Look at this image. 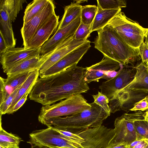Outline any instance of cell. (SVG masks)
I'll list each match as a JSON object with an SVG mask.
<instances>
[{
    "instance_id": "6da1fadb",
    "label": "cell",
    "mask_w": 148,
    "mask_h": 148,
    "mask_svg": "<svg viewBox=\"0 0 148 148\" xmlns=\"http://www.w3.org/2000/svg\"><path fill=\"white\" fill-rule=\"evenodd\" d=\"M77 64L56 74L38 78L29 94V99L44 106L86 92L89 88L84 79L85 68Z\"/></svg>"
},
{
    "instance_id": "7a4b0ae2",
    "label": "cell",
    "mask_w": 148,
    "mask_h": 148,
    "mask_svg": "<svg viewBox=\"0 0 148 148\" xmlns=\"http://www.w3.org/2000/svg\"><path fill=\"white\" fill-rule=\"evenodd\" d=\"M93 43L103 56L115 60L123 66L133 65L140 60L138 49L127 45L112 28L106 25L97 31Z\"/></svg>"
},
{
    "instance_id": "3957f363",
    "label": "cell",
    "mask_w": 148,
    "mask_h": 148,
    "mask_svg": "<svg viewBox=\"0 0 148 148\" xmlns=\"http://www.w3.org/2000/svg\"><path fill=\"white\" fill-rule=\"evenodd\" d=\"M90 109L65 117H55L44 120L40 123L73 133L84 129L102 125L109 115L100 106L94 102L90 103Z\"/></svg>"
},
{
    "instance_id": "277c9868",
    "label": "cell",
    "mask_w": 148,
    "mask_h": 148,
    "mask_svg": "<svg viewBox=\"0 0 148 148\" xmlns=\"http://www.w3.org/2000/svg\"><path fill=\"white\" fill-rule=\"evenodd\" d=\"M107 25L113 29L127 45L135 49L139 48L148 31V28L143 27L137 22L127 17L121 10Z\"/></svg>"
},
{
    "instance_id": "5b68a950",
    "label": "cell",
    "mask_w": 148,
    "mask_h": 148,
    "mask_svg": "<svg viewBox=\"0 0 148 148\" xmlns=\"http://www.w3.org/2000/svg\"><path fill=\"white\" fill-rule=\"evenodd\" d=\"M90 103L81 94L73 95L59 103L43 106L38 116V120L42 121L64 116L71 115L90 109Z\"/></svg>"
},
{
    "instance_id": "8992f818",
    "label": "cell",
    "mask_w": 148,
    "mask_h": 148,
    "mask_svg": "<svg viewBox=\"0 0 148 148\" xmlns=\"http://www.w3.org/2000/svg\"><path fill=\"white\" fill-rule=\"evenodd\" d=\"M33 131L27 143L32 148L45 146L49 148H84L81 144L69 139L52 127Z\"/></svg>"
},
{
    "instance_id": "52a82bcc",
    "label": "cell",
    "mask_w": 148,
    "mask_h": 148,
    "mask_svg": "<svg viewBox=\"0 0 148 148\" xmlns=\"http://www.w3.org/2000/svg\"><path fill=\"white\" fill-rule=\"evenodd\" d=\"M145 112L138 111L133 113H124L116 118L114 123L115 134L112 144L129 145L134 141L139 140L134 123L136 121L145 119Z\"/></svg>"
},
{
    "instance_id": "ba28073f",
    "label": "cell",
    "mask_w": 148,
    "mask_h": 148,
    "mask_svg": "<svg viewBox=\"0 0 148 148\" xmlns=\"http://www.w3.org/2000/svg\"><path fill=\"white\" fill-rule=\"evenodd\" d=\"M74 133L84 139V142L81 144L84 148H107L112 144L115 130L101 125L81 130Z\"/></svg>"
},
{
    "instance_id": "9c48e42d",
    "label": "cell",
    "mask_w": 148,
    "mask_h": 148,
    "mask_svg": "<svg viewBox=\"0 0 148 148\" xmlns=\"http://www.w3.org/2000/svg\"><path fill=\"white\" fill-rule=\"evenodd\" d=\"M136 73L135 66H123L116 77L110 80L103 82L99 86L100 92L106 96L109 101L134 79Z\"/></svg>"
},
{
    "instance_id": "30bf717a",
    "label": "cell",
    "mask_w": 148,
    "mask_h": 148,
    "mask_svg": "<svg viewBox=\"0 0 148 148\" xmlns=\"http://www.w3.org/2000/svg\"><path fill=\"white\" fill-rule=\"evenodd\" d=\"M55 7L53 0H49L44 8L26 24H23L21 33L24 47L27 48L28 44L38 30L55 13Z\"/></svg>"
},
{
    "instance_id": "8fae6325",
    "label": "cell",
    "mask_w": 148,
    "mask_h": 148,
    "mask_svg": "<svg viewBox=\"0 0 148 148\" xmlns=\"http://www.w3.org/2000/svg\"><path fill=\"white\" fill-rule=\"evenodd\" d=\"M88 40H76L73 35L66 39L52 51L47 55L42 56L44 61L39 70V75L47 71L66 55Z\"/></svg>"
},
{
    "instance_id": "7c38bea8",
    "label": "cell",
    "mask_w": 148,
    "mask_h": 148,
    "mask_svg": "<svg viewBox=\"0 0 148 148\" xmlns=\"http://www.w3.org/2000/svg\"><path fill=\"white\" fill-rule=\"evenodd\" d=\"M91 42L86 43L66 55L42 74L40 77H45L61 72L75 64H77L90 47Z\"/></svg>"
},
{
    "instance_id": "4fadbf2b",
    "label": "cell",
    "mask_w": 148,
    "mask_h": 148,
    "mask_svg": "<svg viewBox=\"0 0 148 148\" xmlns=\"http://www.w3.org/2000/svg\"><path fill=\"white\" fill-rule=\"evenodd\" d=\"M40 48L14 47L8 49L0 54V62L3 72L6 73L10 67L21 61L40 56Z\"/></svg>"
},
{
    "instance_id": "5bb4252c",
    "label": "cell",
    "mask_w": 148,
    "mask_h": 148,
    "mask_svg": "<svg viewBox=\"0 0 148 148\" xmlns=\"http://www.w3.org/2000/svg\"><path fill=\"white\" fill-rule=\"evenodd\" d=\"M81 23V15L64 27L57 29L53 35L40 48V55H47L52 51L66 39L72 36Z\"/></svg>"
},
{
    "instance_id": "9a60e30c",
    "label": "cell",
    "mask_w": 148,
    "mask_h": 148,
    "mask_svg": "<svg viewBox=\"0 0 148 148\" xmlns=\"http://www.w3.org/2000/svg\"><path fill=\"white\" fill-rule=\"evenodd\" d=\"M103 56L100 62L85 68L84 79L88 84L92 81L99 82L107 72L116 71L122 65L117 61Z\"/></svg>"
},
{
    "instance_id": "2e32d148",
    "label": "cell",
    "mask_w": 148,
    "mask_h": 148,
    "mask_svg": "<svg viewBox=\"0 0 148 148\" xmlns=\"http://www.w3.org/2000/svg\"><path fill=\"white\" fill-rule=\"evenodd\" d=\"M59 16L53 15L38 30L30 40L27 47H41L49 39L59 25Z\"/></svg>"
},
{
    "instance_id": "e0dca14e",
    "label": "cell",
    "mask_w": 148,
    "mask_h": 148,
    "mask_svg": "<svg viewBox=\"0 0 148 148\" xmlns=\"http://www.w3.org/2000/svg\"><path fill=\"white\" fill-rule=\"evenodd\" d=\"M31 72L7 76L6 78L0 77V104L14 91L21 86Z\"/></svg>"
},
{
    "instance_id": "ac0fdd59",
    "label": "cell",
    "mask_w": 148,
    "mask_h": 148,
    "mask_svg": "<svg viewBox=\"0 0 148 148\" xmlns=\"http://www.w3.org/2000/svg\"><path fill=\"white\" fill-rule=\"evenodd\" d=\"M44 60L43 57L41 55L25 59L10 67L6 74L7 76H12L36 69L39 70Z\"/></svg>"
},
{
    "instance_id": "d6986e66",
    "label": "cell",
    "mask_w": 148,
    "mask_h": 148,
    "mask_svg": "<svg viewBox=\"0 0 148 148\" xmlns=\"http://www.w3.org/2000/svg\"><path fill=\"white\" fill-rule=\"evenodd\" d=\"M135 67L136 73L134 79L117 94L132 89H148V69L146 64L141 62Z\"/></svg>"
},
{
    "instance_id": "ffe728a7",
    "label": "cell",
    "mask_w": 148,
    "mask_h": 148,
    "mask_svg": "<svg viewBox=\"0 0 148 148\" xmlns=\"http://www.w3.org/2000/svg\"><path fill=\"white\" fill-rule=\"evenodd\" d=\"M0 34L3 36L9 49L14 47L16 39L14 37L12 22L7 12L0 8Z\"/></svg>"
},
{
    "instance_id": "44dd1931",
    "label": "cell",
    "mask_w": 148,
    "mask_h": 148,
    "mask_svg": "<svg viewBox=\"0 0 148 148\" xmlns=\"http://www.w3.org/2000/svg\"><path fill=\"white\" fill-rule=\"evenodd\" d=\"M97 11L91 25V33L94 31L97 32L106 26L108 22L121 9L113 10L102 9L97 3Z\"/></svg>"
},
{
    "instance_id": "7402d4cb",
    "label": "cell",
    "mask_w": 148,
    "mask_h": 148,
    "mask_svg": "<svg viewBox=\"0 0 148 148\" xmlns=\"http://www.w3.org/2000/svg\"><path fill=\"white\" fill-rule=\"evenodd\" d=\"M39 76V70L31 72L28 77L19 88L7 113L10 111L16 103L25 94L30 92Z\"/></svg>"
},
{
    "instance_id": "603a6c76",
    "label": "cell",
    "mask_w": 148,
    "mask_h": 148,
    "mask_svg": "<svg viewBox=\"0 0 148 148\" xmlns=\"http://www.w3.org/2000/svg\"><path fill=\"white\" fill-rule=\"evenodd\" d=\"M82 7L80 4L75 2L66 6L64 14L59 22L57 29L64 27L80 16Z\"/></svg>"
},
{
    "instance_id": "cb8c5ba5",
    "label": "cell",
    "mask_w": 148,
    "mask_h": 148,
    "mask_svg": "<svg viewBox=\"0 0 148 148\" xmlns=\"http://www.w3.org/2000/svg\"><path fill=\"white\" fill-rule=\"evenodd\" d=\"M26 1L24 0H0V8L7 12L11 21L13 22Z\"/></svg>"
},
{
    "instance_id": "d4e9b609",
    "label": "cell",
    "mask_w": 148,
    "mask_h": 148,
    "mask_svg": "<svg viewBox=\"0 0 148 148\" xmlns=\"http://www.w3.org/2000/svg\"><path fill=\"white\" fill-rule=\"evenodd\" d=\"M49 0H34L27 6L24 12L23 24H26L40 12Z\"/></svg>"
},
{
    "instance_id": "484cf974",
    "label": "cell",
    "mask_w": 148,
    "mask_h": 148,
    "mask_svg": "<svg viewBox=\"0 0 148 148\" xmlns=\"http://www.w3.org/2000/svg\"><path fill=\"white\" fill-rule=\"evenodd\" d=\"M98 8L95 5L82 6L81 14V22L86 25H92L96 14Z\"/></svg>"
},
{
    "instance_id": "4316f807",
    "label": "cell",
    "mask_w": 148,
    "mask_h": 148,
    "mask_svg": "<svg viewBox=\"0 0 148 148\" xmlns=\"http://www.w3.org/2000/svg\"><path fill=\"white\" fill-rule=\"evenodd\" d=\"M23 141L19 136L4 130L1 126V118L0 128V144H5L19 145Z\"/></svg>"
},
{
    "instance_id": "83f0119b",
    "label": "cell",
    "mask_w": 148,
    "mask_h": 148,
    "mask_svg": "<svg viewBox=\"0 0 148 148\" xmlns=\"http://www.w3.org/2000/svg\"><path fill=\"white\" fill-rule=\"evenodd\" d=\"M97 1L101 7L104 10L117 9L126 7L125 0H97Z\"/></svg>"
},
{
    "instance_id": "f1b7e54d",
    "label": "cell",
    "mask_w": 148,
    "mask_h": 148,
    "mask_svg": "<svg viewBox=\"0 0 148 148\" xmlns=\"http://www.w3.org/2000/svg\"><path fill=\"white\" fill-rule=\"evenodd\" d=\"M134 126L140 140H148V122L145 119L134 122Z\"/></svg>"
},
{
    "instance_id": "f546056e",
    "label": "cell",
    "mask_w": 148,
    "mask_h": 148,
    "mask_svg": "<svg viewBox=\"0 0 148 148\" xmlns=\"http://www.w3.org/2000/svg\"><path fill=\"white\" fill-rule=\"evenodd\" d=\"M91 25H86L82 22L77 29L73 36L77 40H86L90 36Z\"/></svg>"
},
{
    "instance_id": "4dcf8cb0",
    "label": "cell",
    "mask_w": 148,
    "mask_h": 148,
    "mask_svg": "<svg viewBox=\"0 0 148 148\" xmlns=\"http://www.w3.org/2000/svg\"><path fill=\"white\" fill-rule=\"evenodd\" d=\"M92 96L94 99V102L101 106L110 116L111 112L108 105L109 101L108 97L99 91L97 94L92 95Z\"/></svg>"
},
{
    "instance_id": "1f68e13d",
    "label": "cell",
    "mask_w": 148,
    "mask_h": 148,
    "mask_svg": "<svg viewBox=\"0 0 148 148\" xmlns=\"http://www.w3.org/2000/svg\"><path fill=\"white\" fill-rule=\"evenodd\" d=\"M53 128L60 134L74 142L81 144L84 142V139L77 134L60 129Z\"/></svg>"
},
{
    "instance_id": "d6a6232c",
    "label": "cell",
    "mask_w": 148,
    "mask_h": 148,
    "mask_svg": "<svg viewBox=\"0 0 148 148\" xmlns=\"http://www.w3.org/2000/svg\"><path fill=\"white\" fill-rule=\"evenodd\" d=\"M20 88L17 89L14 91L4 102L0 104L1 116L6 114L8 110L11 106L14 98Z\"/></svg>"
},
{
    "instance_id": "836d02e7",
    "label": "cell",
    "mask_w": 148,
    "mask_h": 148,
    "mask_svg": "<svg viewBox=\"0 0 148 148\" xmlns=\"http://www.w3.org/2000/svg\"><path fill=\"white\" fill-rule=\"evenodd\" d=\"M139 55L141 59L142 62L146 63L148 62V44L143 42L139 48Z\"/></svg>"
},
{
    "instance_id": "e575fe53",
    "label": "cell",
    "mask_w": 148,
    "mask_h": 148,
    "mask_svg": "<svg viewBox=\"0 0 148 148\" xmlns=\"http://www.w3.org/2000/svg\"><path fill=\"white\" fill-rule=\"evenodd\" d=\"M148 110V100L147 97L136 103L130 111H142Z\"/></svg>"
},
{
    "instance_id": "d590c367",
    "label": "cell",
    "mask_w": 148,
    "mask_h": 148,
    "mask_svg": "<svg viewBox=\"0 0 148 148\" xmlns=\"http://www.w3.org/2000/svg\"><path fill=\"white\" fill-rule=\"evenodd\" d=\"M30 93V92H28L24 95L16 103L13 107L7 113V114H12L17 111L25 102L27 99V96Z\"/></svg>"
},
{
    "instance_id": "8d00e7d4",
    "label": "cell",
    "mask_w": 148,
    "mask_h": 148,
    "mask_svg": "<svg viewBox=\"0 0 148 148\" xmlns=\"http://www.w3.org/2000/svg\"><path fill=\"white\" fill-rule=\"evenodd\" d=\"M123 66L122 65L121 66L118 71H112L107 72L102 79H105L108 81L114 78L119 73Z\"/></svg>"
},
{
    "instance_id": "74e56055",
    "label": "cell",
    "mask_w": 148,
    "mask_h": 148,
    "mask_svg": "<svg viewBox=\"0 0 148 148\" xmlns=\"http://www.w3.org/2000/svg\"><path fill=\"white\" fill-rule=\"evenodd\" d=\"M0 54L6 52L8 48L2 35L0 34Z\"/></svg>"
},
{
    "instance_id": "f35d334b",
    "label": "cell",
    "mask_w": 148,
    "mask_h": 148,
    "mask_svg": "<svg viewBox=\"0 0 148 148\" xmlns=\"http://www.w3.org/2000/svg\"><path fill=\"white\" fill-rule=\"evenodd\" d=\"M128 146L124 144H112L107 148H127Z\"/></svg>"
},
{
    "instance_id": "ab89813d",
    "label": "cell",
    "mask_w": 148,
    "mask_h": 148,
    "mask_svg": "<svg viewBox=\"0 0 148 148\" xmlns=\"http://www.w3.org/2000/svg\"><path fill=\"white\" fill-rule=\"evenodd\" d=\"M0 148H19V145L0 144Z\"/></svg>"
},
{
    "instance_id": "60d3db41",
    "label": "cell",
    "mask_w": 148,
    "mask_h": 148,
    "mask_svg": "<svg viewBox=\"0 0 148 148\" xmlns=\"http://www.w3.org/2000/svg\"><path fill=\"white\" fill-rule=\"evenodd\" d=\"M147 145L146 140H143L132 148H145Z\"/></svg>"
},
{
    "instance_id": "b9f144b4",
    "label": "cell",
    "mask_w": 148,
    "mask_h": 148,
    "mask_svg": "<svg viewBox=\"0 0 148 148\" xmlns=\"http://www.w3.org/2000/svg\"><path fill=\"white\" fill-rule=\"evenodd\" d=\"M145 119L146 121L148 120V110L145 112Z\"/></svg>"
},
{
    "instance_id": "7bdbcfd3",
    "label": "cell",
    "mask_w": 148,
    "mask_h": 148,
    "mask_svg": "<svg viewBox=\"0 0 148 148\" xmlns=\"http://www.w3.org/2000/svg\"><path fill=\"white\" fill-rule=\"evenodd\" d=\"M87 1L85 0H77V1H75L77 3H78L79 4L80 3H84L85 1Z\"/></svg>"
},
{
    "instance_id": "ee69618b",
    "label": "cell",
    "mask_w": 148,
    "mask_h": 148,
    "mask_svg": "<svg viewBox=\"0 0 148 148\" xmlns=\"http://www.w3.org/2000/svg\"><path fill=\"white\" fill-rule=\"evenodd\" d=\"M145 37V41L148 44V31Z\"/></svg>"
},
{
    "instance_id": "f6af8a7d",
    "label": "cell",
    "mask_w": 148,
    "mask_h": 148,
    "mask_svg": "<svg viewBox=\"0 0 148 148\" xmlns=\"http://www.w3.org/2000/svg\"><path fill=\"white\" fill-rule=\"evenodd\" d=\"M36 148H49L48 147H45V146H43L41 147H36Z\"/></svg>"
},
{
    "instance_id": "bcb514c9",
    "label": "cell",
    "mask_w": 148,
    "mask_h": 148,
    "mask_svg": "<svg viewBox=\"0 0 148 148\" xmlns=\"http://www.w3.org/2000/svg\"><path fill=\"white\" fill-rule=\"evenodd\" d=\"M146 140L147 143V145L146 147L145 148H148V140Z\"/></svg>"
},
{
    "instance_id": "7dc6e473",
    "label": "cell",
    "mask_w": 148,
    "mask_h": 148,
    "mask_svg": "<svg viewBox=\"0 0 148 148\" xmlns=\"http://www.w3.org/2000/svg\"><path fill=\"white\" fill-rule=\"evenodd\" d=\"M146 64L147 66L148 69V62L146 63Z\"/></svg>"
},
{
    "instance_id": "c3c4849f",
    "label": "cell",
    "mask_w": 148,
    "mask_h": 148,
    "mask_svg": "<svg viewBox=\"0 0 148 148\" xmlns=\"http://www.w3.org/2000/svg\"><path fill=\"white\" fill-rule=\"evenodd\" d=\"M147 100H148V96L147 97Z\"/></svg>"
},
{
    "instance_id": "681fc988",
    "label": "cell",
    "mask_w": 148,
    "mask_h": 148,
    "mask_svg": "<svg viewBox=\"0 0 148 148\" xmlns=\"http://www.w3.org/2000/svg\"><path fill=\"white\" fill-rule=\"evenodd\" d=\"M147 121L148 122V121Z\"/></svg>"
}]
</instances>
